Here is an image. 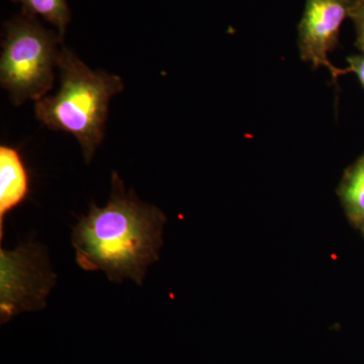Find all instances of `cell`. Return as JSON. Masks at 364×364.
<instances>
[{"instance_id":"obj_10","label":"cell","mask_w":364,"mask_h":364,"mask_svg":"<svg viewBox=\"0 0 364 364\" xmlns=\"http://www.w3.org/2000/svg\"><path fill=\"white\" fill-rule=\"evenodd\" d=\"M350 70L358 75L364 86V56H354L348 59Z\"/></svg>"},{"instance_id":"obj_1","label":"cell","mask_w":364,"mask_h":364,"mask_svg":"<svg viewBox=\"0 0 364 364\" xmlns=\"http://www.w3.org/2000/svg\"><path fill=\"white\" fill-rule=\"evenodd\" d=\"M166 221L161 210L126 191L114 172L107 205L91 203L72 230L76 263L86 272L102 270L114 284L131 279L142 286L148 268L159 260Z\"/></svg>"},{"instance_id":"obj_9","label":"cell","mask_w":364,"mask_h":364,"mask_svg":"<svg viewBox=\"0 0 364 364\" xmlns=\"http://www.w3.org/2000/svg\"><path fill=\"white\" fill-rule=\"evenodd\" d=\"M350 18L358 31V45L364 52V0H354Z\"/></svg>"},{"instance_id":"obj_8","label":"cell","mask_w":364,"mask_h":364,"mask_svg":"<svg viewBox=\"0 0 364 364\" xmlns=\"http://www.w3.org/2000/svg\"><path fill=\"white\" fill-rule=\"evenodd\" d=\"M342 196L354 219H364V157L351 170L342 186Z\"/></svg>"},{"instance_id":"obj_2","label":"cell","mask_w":364,"mask_h":364,"mask_svg":"<svg viewBox=\"0 0 364 364\" xmlns=\"http://www.w3.org/2000/svg\"><path fill=\"white\" fill-rule=\"evenodd\" d=\"M58 69V92L36 102V117L47 128L73 136L90 163L104 140L109 102L123 91V80L91 70L66 47L60 50Z\"/></svg>"},{"instance_id":"obj_6","label":"cell","mask_w":364,"mask_h":364,"mask_svg":"<svg viewBox=\"0 0 364 364\" xmlns=\"http://www.w3.org/2000/svg\"><path fill=\"white\" fill-rule=\"evenodd\" d=\"M30 195V176L20 151L0 146V240L4 239L7 215Z\"/></svg>"},{"instance_id":"obj_3","label":"cell","mask_w":364,"mask_h":364,"mask_svg":"<svg viewBox=\"0 0 364 364\" xmlns=\"http://www.w3.org/2000/svg\"><path fill=\"white\" fill-rule=\"evenodd\" d=\"M62 42L59 33L46 30L32 16L6 25L0 59V81L14 105L38 100L52 90Z\"/></svg>"},{"instance_id":"obj_7","label":"cell","mask_w":364,"mask_h":364,"mask_svg":"<svg viewBox=\"0 0 364 364\" xmlns=\"http://www.w3.org/2000/svg\"><path fill=\"white\" fill-rule=\"evenodd\" d=\"M20 2L26 16H40L48 23L56 26L63 39L67 26L70 21V11L66 0H14Z\"/></svg>"},{"instance_id":"obj_11","label":"cell","mask_w":364,"mask_h":364,"mask_svg":"<svg viewBox=\"0 0 364 364\" xmlns=\"http://www.w3.org/2000/svg\"><path fill=\"white\" fill-rule=\"evenodd\" d=\"M363 232H364V228H363Z\"/></svg>"},{"instance_id":"obj_5","label":"cell","mask_w":364,"mask_h":364,"mask_svg":"<svg viewBox=\"0 0 364 364\" xmlns=\"http://www.w3.org/2000/svg\"><path fill=\"white\" fill-rule=\"evenodd\" d=\"M354 0H306L305 11L298 28L301 58L314 68L328 69L333 77L340 71L332 65L330 52L338 41L340 28L350 18Z\"/></svg>"},{"instance_id":"obj_4","label":"cell","mask_w":364,"mask_h":364,"mask_svg":"<svg viewBox=\"0 0 364 364\" xmlns=\"http://www.w3.org/2000/svg\"><path fill=\"white\" fill-rule=\"evenodd\" d=\"M46 248L33 241L14 250L0 249V322L21 313L40 311L56 284Z\"/></svg>"}]
</instances>
